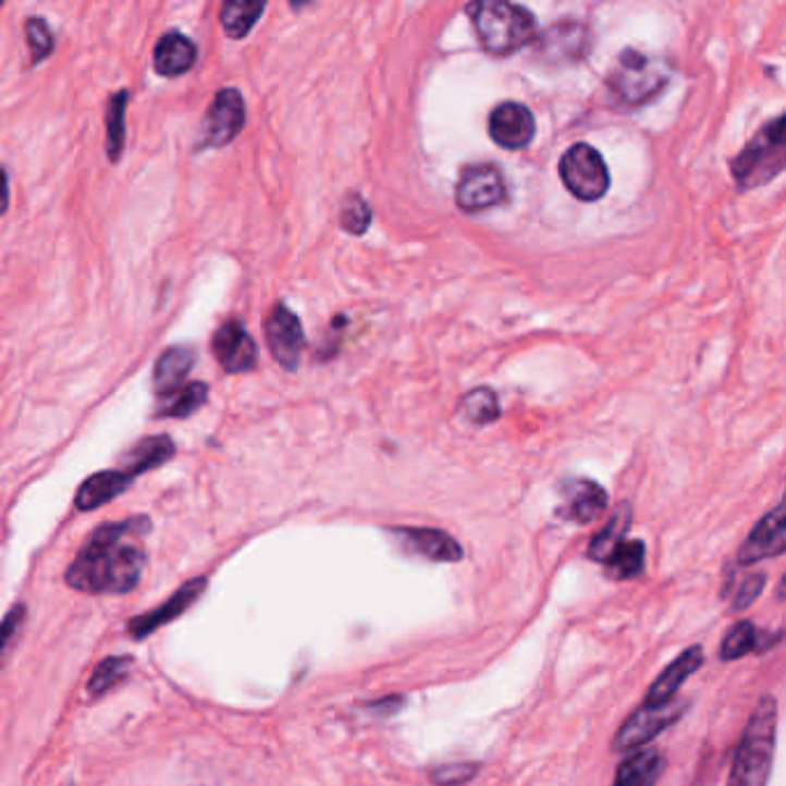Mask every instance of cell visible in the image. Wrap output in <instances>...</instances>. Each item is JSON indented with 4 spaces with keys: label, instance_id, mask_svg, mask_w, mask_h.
Returning <instances> with one entry per match:
<instances>
[{
    "label": "cell",
    "instance_id": "cell-38",
    "mask_svg": "<svg viewBox=\"0 0 786 786\" xmlns=\"http://www.w3.org/2000/svg\"><path fill=\"white\" fill-rule=\"evenodd\" d=\"M0 8H3V5H0Z\"/></svg>",
    "mask_w": 786,
    "mask_h": 786
},
{
    "label": "cell",
    "instance_id": "cell-20",
    "mask_svg": "<svg viewBox=\"0 0 786 786\" xmlns=\"http://www.w3.org/2000/svg\"><path fill=\"white\" fill-rule=\"evenodd\" d=\"M563 515L569 521L591 524L606 509V491L593 480H569L563 484Z\"/></svg>",
    "mask_w": 786,
    "mask_h": 786
},
{
    "label": "cell",
    "instance_id": "cell-11",
    "mask_svg": "<svg viewBox=\"0 0 786 786\" xmlns=\"http://www.w3.org/2000/svg\"><path fill=\"white\" fill-rule=\"evenodd\" d=\"M503 173L494 164H470L457 183V206L464 212H482L505 201Z\"/></svg>",
    "mask_w": 786,
    "mask_h": 786
},
{
    "label": "cell",
    "instance_id": "cell-13",
    "mask_svg": "<svg viewBox=\"0 0 786 786\" xmlns=\"http://www.w3.org/2000/svg\"><path fill=\"white\" fill-rule=\"evenodd\" d=\"M786 549V519H784V505L779 503L773 513L765 515L750 533V538L742 542L738 552L740 565H754L763 558H775L784 554Z\"/></svg>",
    "mask_w": 786,
    "mask_h": 786
},
{
    "label": "cell",
    "instance_id": "cell-14",
    "mask_svg": "<svg viewBox=\"0 0 786 786\" xmlns=\"http://www.w3.org/2000/svg\"><path fill=\"white\" fill-rule=\"evenodd\" d=\"M206 586H208V581H206L204 577L187 581V584H185L183 588H179V591H175L164 604L157 606L155 612H148V614H144V616H139V618H134V621L130 623V635H132L134 639H144V637H148L150 633L160 630L162 625L175 621L183 612H187V606H192V604L196 602V598H199V595L206 591Z\"/></svg>",
    "mask_w": 786,
    "mask_h": 786
},
{
    "label": "cell",
    "instance_id": "cell-4",
    "mask_svg": "<svg viewBox=\"0 0 786 786\" xmlns=\"http://www.w3.org/2000/svg\"><path fill=\"white\" fill-rule=\"evenodd\" d=\"M670 82V70L660 58L627 49L618 56L616 65L609 72V88L627 107H637L655 97Z\"/></svg>",
    "mask_w": 786,
    "mask_h": 786
},
{
    "label": "cell",
    "instance_id": "cell-28",
    "mask_svg": "<svg viewBox=\"0 0 786 786\" xmlns=\"http://www.w3.org/2000/svg\"><path fill=\"white\" fill-rule=\"evenodd\" d=\"M266 12V3H241V0H229L220 10V24L231 39H245L249 30L257 26L261 14Z\"/></svg>",
    "mask_w": 786,
    "mask_h": 786
},
{
    "label": "cell",
    "instance_id": "cell-33",
    "mask_svg": "<svg viewBox=\"0 0 786 786\" xmlns=\"http://www.w3.org/2000/svg\"><path fill=\"white\" fill-rule=\"evenodd\" d=\"M369 222H371V210L363 196L358 192L346 194V199L342 201V210H340L342 229H346L353 235H363L369 229Z\"/></svg>",
    "mask_w": 786,
    "mask_h": 786
},
{
    "label": "cell",
    "instance_id": "cell-1",
    "mask_svg": "<svg viewBox=\"0 0 786 786\" xmlns=\"http://www.w3.org/2000/svg\"><path fill=\"white\" fill-rule=\"evenodd\" d=\"M148 517L102 524L67 567V584L90 595H123L139 584L148 554L144 538Z\"/></svg>",
    "mask_w": 786,
    "mask_h": 786
},
{
    "label": "cell",
    "instance_id": "cell-12",
    "mask_svg": "<svg viewBox=\"0 0 786 786\" xmlns=\"http://www.w3.org/2000/svg\"><path fill=\"white\" fill-rule=\"evenodd\" d=\"M489 136L505 150H521L536 136V118L519 102H503L489 115Z\"/></svg>",
    "mask_w": 786,
    "mask_h": 786
},
{
    "label": "cell",
    "instance_id": "cell-32",
    "mask_svg": "<svg viewBox=\"0 0 786 786\" xmlns=\"http://www.w3.org/2000/svg\"><path fill=\"white\" fill-rule=\"evenodd\" d=\"M24 30H26V45L30 49V65L35 67L39 63H45L56 49L51 26L45 22L42 16H28L24 24Z\"/></svg>",
    "mask_w": 786,
    "mask_h": 786
},
{
    "label": "cell",
    "instance_id": "cell-35",
    "mask_svg": "<svg viewBox=\"0 0 786 786\" xmlns=\"http://www.w3.org/2000/svg\"><path fill=\"white\" fill-rule=\"evenodd\" d=\"M24 616H26V606L24 604H14L8 612V616L0 621V658L5 655L8 646L12 643V639L19 633V627L24 625Z\"/></svg>",
    "mask_w": 786,
    "mask_h": 786
},
{
    "label": "cell",
    "instance_id": "cell-27",
    "mask_svg": "<svg viewBox=\"0 0 786 786\" xmlns=\"http://www.w3.org/2000/svg\"><path fill=\"white\" fill-rule=\"evenodd\" d=\"M633 524V509L630 505H623L616 509V515L606 521V526L593 538L591 546H588V556L598 563H604L612 556L614 549L625 540V533L630 530Z\"/></svg>",
    "mask_w": 786,
    "mask_h": 786
},
{
    "label": "cell",
    "instance_id": "cell-23",
    "mask_svg": "<svg viewBox=\"0 0 786 786\" xmlns=\"http://www.w3.org/2000/svg\"><path fill=\"white\" fill-rule=\"evenodd\" d=\"M769 637L771 635L757 630L750 621H740L738 625L732 627L729 635L724 637L722 648H720V658L724 662H729V660H740L750 653H763L765 648L779 643V639H782L779 635L773 639H769Z\"/></svg>",
    "mask_w": 786,
    "mask_h": 786
},
{
    "label": "cell",
    "instance_id": "cell-9",
    "mask_svg": "<svg viewBox=\"0 0 786 786\" xmlns=\"http://www.w3.org/2000/svg\"><path fill=\"white\" fill-rule=\"evenodd\" d=\"M212 356L226 374H245L259 365L257 342L238 319L224 321L212 332Z\"/></svg>",
    "mask_w": 786,
    "mask_h": 786
},
{
    "label": "cell",
    "instance_id": "cell-6",
    "mask_svg": "<svg viewBox=\"0 0 786 786\" xmlns=\"http://www.w3.org/2000/svg\"><path fill=\"white\" fill-rule=\"evenodd\" d=\"M561 181L579 201L593 204L609 192L612 175L602 155L588 144H575L561 157Z\"/></svg>",
    "mask_w": 786,
    "mask_h": 786
},
{
    "label": "cell",
    "instance_id": "cell-3",
    "mask_svg": "<svg viewBox=\"0 0 786 786\" xmlns=\"http://www.w3.org/2000/svg\"><path fill=\"white\" fill-rule=\"evenodd\" d=\"M480 45L491 56H509L536 39V19L526 8L505 0H480L466 8Z\"/></svg>",
    "mask_w": 786,
    "mask_h": 786
},
{
    "label": "cell",
    "instance_id": "cell-25",
    "mask_svg": "<svg viewBox=\"0 0 786 786\" xmlns=\"http://www.w3.org/2000/svg\"><path fill=\"white\" fill-rule=\"evenodd\" d=\"M127 102H130V90L121 88L115 90L109 102H107V113H105V125H107V157L111 164L121 162V157L125 152V139H127V130H125V115H127Z\"/></svg>",
    "mask_w": 786,
    "mask_h": 786
},
{
    "label": "cell",
    "instance_id": "cell-2",
    "mask_svg": "<svg viewBox=\"0 0 786 786\" xmlns=\"http://www.w3.org/2000/svg\"><path fill=\"white\" fill-rule=\"evenodd\" d=\"M777 740V701L765 695L745 726L726 786H765L771 777Z\"/></svg>",
    "mask_w": 786,
    "mask_h": 786
},
{
    "label": "cell",
    "instance_id": "cell-5",
    "mask_svg": "<svg viewBox=\"0 0 786 786\" xmlns=\"http://www.w3.org/2000/svg\"><path fill=\"white\" fill-rule=\"evenodd\" d=\"M784 118L777 115L771 125H765L754 142L745 148L732 162V171L740 187H757L775 179L784 167Z\"/></svg>",
    "mask_w": 786,
    "mask_h": 786
},
{
    "label": "cell",
    "instance_id": "cell-18",
    "mask_svg": "<svg viewBox=\"0 0 786 786\" xmlns=\"http://www.w3.org/2000/svg\"><path fill=\"white\" fill-rule=\"evenodd\" d=\"M703 660H705V655L701 651V646L687 648V651L676 662H672L670 666H666L664 674L651 685V690H648L643 703L646 705H662V703L674 701L676 695L680 692V687L687 683V678L701 670Z\"/></svg>",
    "mask_w": 786,
    "mask_h": 786
},
{
    "label": "cell",
    "instance_id": "cell-34",
    "mask_svg": "<svg viewBox=\"0 0 786 786\" xmlns=\"http://www.w3.org/2000/svg\"><path fill=\"white\" fill-rule=\"evenodd\" d=\"M478 763H450L439 765V769L429 773V777L437 786H464L478 775Z\"/></svg>",
    "mask_w": 786,
    "mask_h": 786
},
{
    "label": "cell",
    "instance_id": "cell-30",
    "mask_svg": "<svg viewBox=\"0 0 786 786\" xmlns=\"http://www.w3.org/2000/svg\"><path fill=\"white\" fill-rule=\"evenodd\" d=\"M134 660L127 655H118V658H107L105 662L97 664V670L93 672L90 680H88V692L93 697H102L107 695L111 687L121 685L123 680L130 678L132 674Z\"/></svg>",
    "mask_w": 786,
    "mask_h": 786
},
{
    "label": "cell",
    "instance_id": "cell-17",
    "mask_svg": "<svg viewBox=\"0 0 786 786\" xmlns=\"http://www.w3.org/2000/svg\"><path fill=\"white\" fill-rule=\"evenodd\" d=\"M196 61H199V49L192 39L181 30H169L155 45L152 67L164 78H179L187 74Z\"/></svg>",
    "mask_w": 786,
    "mask_h": 786
},
{
    "label": "cell",
    "instance_id": "cell-19",
    "mask_svg": "<svg viewBox=\"0 0 786 786\" xmlns=\"http://www.w3.org/2000/svg\"><path fill=\"white\" fill-rule=\"evenodd\" d=\"M588 49H591V33L581 24H556L540 37V51L549 61H581Z\"/></svg>",
    "mask_w": 786,
    "mask_h": 786
},
{
    "label": "cell",
    "instance_id": "cell-29",
    "mask_svg": "<svg viewBox=\"0 0 786 786\" xmlns=\"http://www.w3.org/2000/svg\"><path fill=\"white\" fill-rule=\"evenodd\" d=\"M643 556L646 546L641 540H623L612 556L604 561V565L614 579H633L643 569Z\"/></svg>",
    "mask_w": 786,
    "mask_h": 786
},
{
    "label": "cell",
    "instance_id": "cell-15",
    "mask_svg": "<svg viewBox=\"0 0 786 786\" xmlns=\"http://www.w3.org/2000/svg\"><path fill=\"white\" fill-rule=\"evenodd\" d=\"M392 536L400 540V544L413 554H420L429 561H443V563H457L462 561L464 552L462 544L447 536L445 530L437 528H395Z\"/></svg>",
    "mask_w": 786,
    "mask_h": 786
},
{
    "label": "cell",
    "instance_id": "cell-31",
    "mask_svg": "<svg viewBox=\"0 0 786 786\" xmlns=\"http://www.w3.org/2000/svg\"><path fill=\"white\" fill-rule=\"evenodd\" d=\"M462 413L468 422L489 425L501 418L499 397L489 388H476L462 400Z\"/></svg>",
    "mask_w": 786,
    "mask_h": 786
},
{
    "label": "cell",
    "instance_id": "cell-8",
    "mask_svg": "<svg viewBox=\"0 0 786 786\" xmlns=\"http://www.w3.org/2000/svg\"><path fill=\"white\" fill-rule=\"evenodd\" d=\"M687 701H670L662 705H639V709L627 717L621 729L614 736V752H630V750H639L643 745L651 742L655 736H660L664 729H670L672 724H676L685 711H687Z\"/></svg>",
    "mask_w": 786,
    "mask_h": 786
},
{
    "label": "cell",
    "instance_id": "cell-26",
    "mask_svg": "<svg viewBox=\"0 0 786 786\" xmlns=\"http://www.w3.org/2000/svg\"><path fill=\"white\" fill-rule=\"evenodd\" d=\"M210 397V388L204 381H187L175 395L160 402L157 408V418H173V420H185L194 416L196 410H201Z\"/></svg>",
    "mask_w": 786,
    "mask_h": 786
},
{
    "label": "cell",
    "instance_id": "cell-16",
    "mask_svg": "<svg viewBox=\"0 0 786 786\" xmlns=\"http://www.w3.org/2000/svg\"><path fill=\"white\" fill-rule=\"evenodd\" d=\"M196 365V351L192 346H171L155 360L152 390L160 402L175 395L185 383L189 371Z\"/></svg>",
    "mask_w": 786,
    "mask_h": 786
},
{
    "label": "cell",
    "instance_id": "cell-7",
    "mask_svg": "<svg viewBox=\"0 0 786 786\" xmlns=\"http://www.w3.org/2000/svg\"><path fill=\"white\" fill-rule=\"evenodd\" d=\"M245 123H247V107L243 93L238 88L218 90L212 105L204 115L196 148L214 150L229 146L235 136L245 130Z\"/></svg>",
    "mask_w": 786,
    "mask_h": 786
},
{
    "label": "cell",
    "instance_id": "cell-24",
    "mask_svg": "<svg viewBox=\"0 0 786 786\" xmlns=\"http://www.w3.org/2000/svg\"><path fill=\"white\" fill-rule=\"evenodd\" d=\"M662 769L664 759L658 750H639L618 765L614 786H655Z\"/></svg>",
    "mask_w": 786,
    "mask_h": 786
},
{
    "label": "cell",
    "instance_id": "cell-22",
    "mask_svg": "<svg viewBox=\"0 0 786 786\" xmlns=\"http://www.w3.org/2000/svg\"><path fill=\"white\" fill-rule=\"evenodd\" d=\"M173 457H175V443L169 434L144 437L125 452L121 459L123 462L121 470H125L132 480H136L139 476L148 474V470L164 466Z\"/></svg>",
    "mask_w": 786,
    "mask_h": 786
},
{
    "label": "cell",
    "instance_id": "cell-36",
    "mask_svg": "<svg viewBox=\"0 0 786 786\" xmlns=\"http://www.w3.org/2000/svg\"><path fill=\"white\" fill-rule=\"evenodd\" d=\"M765 586V577L763 575H750L748 579H742L738 591L734 595V602H732V609L734 612H742V609H748L763 591Z\"/></svg>",
    "mask_w": 786,
    "mask_h": 786
},
{
    "label": "cell",
    "instance_id": "cell-37",
    "mask_svg": "<svg viewBox=\"0 0 786 786\" xmlns=\"http://www.w3.org/2000/svg\"><path fill=\"white\" fill-rule=\"evenodd\" d=\"M10 208V179H8V171L0 167V218L8 212Z\"/></svg>",
    "mask_w": 786,
    "mask_h": 786
},
{
    "label": "cell",
    "instance_id": "cell-10",
    "mask_svg": "<svg viewBox=\"0 0 786 786\" xmlns=\"http://www.w3.org/2000/svg\"><path fill=\"white\" fill-rule=\"evenodd\" d=\"M266 342H268L272 358L278 360L284 369H288V371L298 369L303 348H305V330H303L298 314H293L284 303H278L268 314Z\"/></svg>",
    "mask_w": 786,
    "mask_h": 786
},
{
    "label": "cell",
    "instance_id": "cell-21",
    "mask_svg": "<svg viewBox=\"0 0 786 786\" xmlns=\"http://www.w3.org/2000/svg\"><path fill=\"white\" fill-rule=\"evenodd\" d=\"M132 482L134 480L121 468L100 470V474H93L90 478L84 480L82 487H78L74 503L78 509H82V513H90V509L102 507V505L111 503L113 499L125 494Z\"/></svg>",
    "mask_w": 786,
    "mask_h": 786
}]
</instances>
